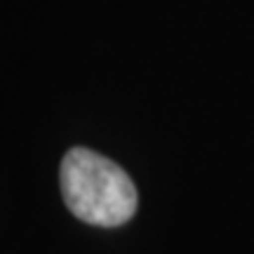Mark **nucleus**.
<instances>
[{
  "label": "nucleus",
  "instance_id": "obj_1",
  "mask_svg": "<svg viewBox=\"0 0 254 254\" xmlns=\"http://www.w3.org/2000/svg\"><path fill=\"white\" fill-rule=\"evenodd\" d=\"M64 202L75 219L92 226H123L136 212V186L129 174L104 155L75 146L62 160Z\"/></svg>",
  "mask_w": 254,
  "mask_h": 254
}]
</instances>
